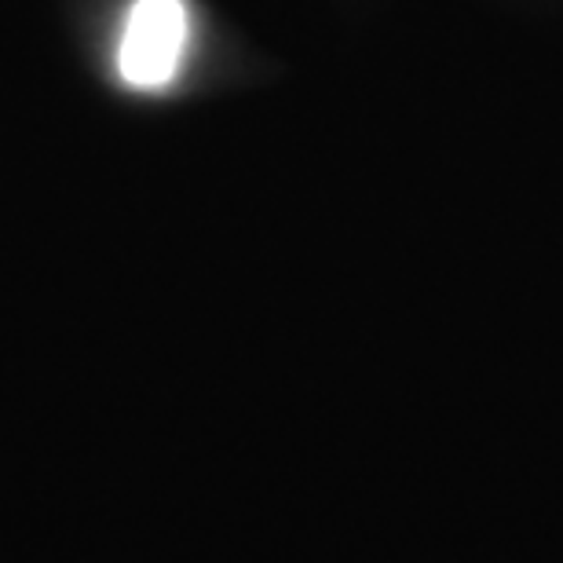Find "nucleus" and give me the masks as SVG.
Here are the masks:
<instances>
[{
	"label": "nucleus",
	"mask_w": 563,
	"mask_h": 563,
	"mask_svg": "<svg viewBox=\"0 0 563 563\" xmlns=\"http://www.w3.org/2000/svg\"><path fill=\"white\" fill-rule=\"evenodd\" d=\"M187 4L184 0H136L118 48V70L129 88H165L179 74L187 52Z\"/></svg>",
	"instance_id": "nucleus-1"
}]
</instances>
